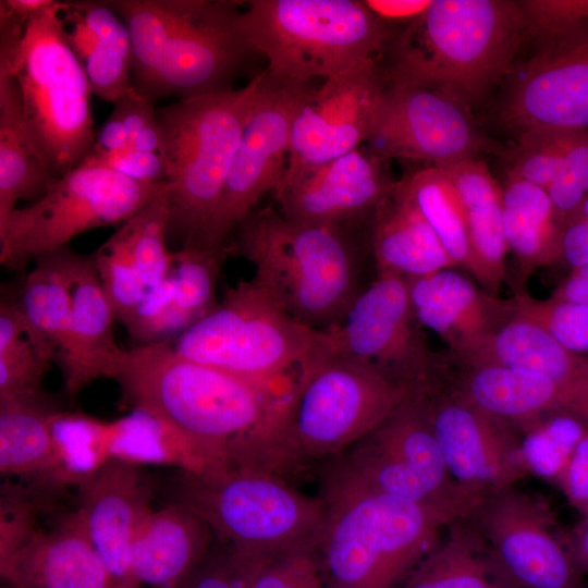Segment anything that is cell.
Here are the masks:
<instances>
[{
    "mask_svg": "<svg viewBox=\"0 0 588 588\" xmlns=\"http://www.w3.org/2000/svg\"><path fill=\"white\" fill-rule=\"evenodd\" d=\"M112 379L133 409L177 427L219 464L280 466L290 390L186 358L170 341L125 351Z\"/></svg>",
    "mask_w": 588,
    "mask_h": 588,
    "instance_id": "cell-1",
    "label": "cell"
},
{
    "mask_svg": "<svg viewBox=\"0 0 588 588\" xmlns=\"http://www.w3.org/2000/svg\"><path fill=\"white\" fill-rule=\"evenodd\" d=\"M323 478L327 517L316 549L328 588H395L481 501L412 502Z\"/></svg>",
    "mask_w": 588,
    "mask_h": 588,
    "instance_id": "cell-2",
    "label": "cell"
},
{
    "mask_svg": "<svg viewBox=\"0 0 588 588\" xmlns=\"http://www.w3.org/2000/svg\"><path fill=\"white\" fill-rule=\"evenodd\" d=\"M530 39L516 1L432 0L383 51L385 84L441 91L467 106L507 71Z\"/></svg>",
    "mask_w": 588,
    "mask_h": 588,
    "instance_id": "cell-3",
    "label": "cell"
},
{
    "mask_svg": "<svg viewBox=\"0 0 588 588\" xmlns=\"http://www.w3.org/2000/svg\"><path fill=\"white\" fill-rule=\"evenodd\" d=\"M61 8L52 1L27 16L0 1V68L16 84L27 137L54 179L81 164L96 135L90 84Z\"/></svg>",
    "mask_w": 588,
    "mask_h": 588,
    "instance_id": "cell-4",
    "label": "cell"
},
{
    "mask_svg": "<svg viewBox=\"0 0 588 588\" xmlns=\"http://www.w3.org/2000/svg\"><path fill=\"white\" fill-rule=\"evenodd\" d=\"M133 45L132 87L156 101L231 89L249 53L237 28L236 2L110 0Z\"/></svg>",
    "mask_w": 588,
    "mask_h": 588,
    "instance_id": "cell-5",
    "label": "cell"
},
{
    "mask_svg": "<svg viewBox=\"0 0 588 588\" xmlns=\"http://www.w3.org/2000/svg\"><path fill=\"white\" fill-rule=\"evenodd\" d=\"M232 246L292 318L318 330L339 326L358 289L348 243L335 225L291 221L272 209L250 212Z\"/></svg>",
    "mask_w": 588,
    "mask_h": 588,
    "instance_id": "cell-6",
    "label": "cell"
},
{
    "mask_svg": "<svg viewBox=\"0 0 588 588\" xmlns=\"http://www.w3.org/2000/svg\"><path fill=\"white\" fill-rule=\"evenodd\" d=\"M236 23L249 52L286 85L338 77L378 62L392 37L385 22L353 0H250Z\"/></svg>",
    "mask_w": 588,
    "mask_h": 588,
    "instance_id": "cell-7",
    "label": "cell"
},
{
    "mask_svg": "<svg viewBox=\"0 0 588 588\" xmlns=\"http://www.w3.org/2000/svg\"><path fill=\"white\" fill-rule=\"evenodd\" d=\"M171 499L206 522L219 543L241 554L317 548L327 517L322 497L304 494L279 473L256 466L180 471Z\"/></svg>",
    "mask_w": 588,
    "mask_h": 588,
    "instance_id": "cell-8",
    "label": "cell"
},
{
    "mask_svg": "<svg viewBox=\"0 0 588 588\" xmlns=\"http://www.w3.org/2000/svg\"><path fill=\"white\" fill-rule=\"evenodd\" d=\"M264 72L238 89L157 110L168 169L169 235L195 245L210 222Z\"/></svg>",
    "mask_w": 588,
    "mask_h": 588,
    "instance_id": "cell-9",
    "label": "cell"
},
{
    "mask_svg": "<svg viewBox=\"0 0 588 588\" xmlns=\"http://www.w3.org/2000/svg\"><path fill=\"white\" fill-rule=\"evenodd\" d=\"M418 388L355 357L315 355L291 385L287 465L332 460L369 434Z\"/></svg>",
    "mask_w": 588,
    "mask_h": 588,
    "instance_id": "cell-10",
    "label": "cell"
},
{
    "mask_svg": "<svg viewBox=\"0 0 588 588\" xmlns=\"http://www.w3.org/2000/svg\"><path fill=\"white\" fill-rule=\"evenodd\" d=\"M321 331L292 318L252 278L229 289L222 302L172 345L192 360L274 385L286 371L298 370L315 355Z\"/></svg>",
    "mask_w": 588,
    "mask_h": 588,
    "instance_id": "cell-11",
    "label": "cell"
},
{
    "mask_svg": "<svg viewBox=\"0 0 588 588\" xmlns=\"http://www.w3.org/2000/svg\"><path fill=\"white\" fill-rule=\"evenodd\" d=\"M168 188V183L138 182L81 163L30 205L16 208L0 226V262L22 270L84 232L123 224Z\"/></svg>",
    "mask_w": 588,
    "mask_h": 588,
    "instance_id": "cell-12",
    "label": "cell"
},
{
    "mask_svg": "<svg viewBox=\"0 0 588 588\" xmlns=\"http://www.w3.org/2000/svg\"><path fill=\"white\" fill-rule=\"evenodd\" d=\"M332 461L324 477L402 500L425 503L471 495L448 470L419 390Z\"/></svg>",
    "mask_w": 588,
    "mask_h": 588,
    "instance_id": "cell-13",
    "label": "cell"
},
{
    "mask_svg": "<svg viewBox=\"0 0 588 588\" xmlns=\"http://www.w3.org/2000/svg\"><path fill=\"white\" fill-rule=\"evenodd\" d=\"M466 518L514 588H585L568 532L539 497L511 486L486 495Z\"/></svg>",
    "mask_w": 588,
    "mask_h": 588,
    "instance_id": "cell-14",
    "label": "cell"
},
{
    "mask_svg": "<svg viewBox=\"0 0 588 588\" xmlns=\"http://www.w3.org/2000/svg\"><path fill=\"white\" fill-rule=\"evenodd\" d=\"M419 327L407 281L378 274L355 297L343 321L322 330L317 355L364 359L421 388L441 376L449 365L429 348Z\"/></svg>",
    "mask_w": 588,
    "mask_h": 588,
    "instance_id": "cell-15",
    "label": "cell"
},
{
    "mask_svg": "<svg viewBox=\"0 0 588 588\" xmlns=\"http://www.w3.org/2000/svg\"><path fill=\"white\" fill-rule=\"evenodd\" d=\"M310 88L264 75L244 124L218 206L196 246L221 248L230 232L286 171L292 126Z\"/></svg>",
    "mask_w": 588,
    "mask_h": 588,
    "instance_id": "cell-16",
    "label": "cell"
},
{
    "mask_svg": "<svg viewBox=\"0 0 588 588\" xmlns=\"http://www.w3.org/2000/svg\"><path fill=\"white\" fill-rule=\"evenodd\" d=\"M448 470L465 492L486 495L528 477L519 437L439 377L419 389Z\"/></svg>",
    "mask_w": 588,
    "mask_h": 588,
    "instance_id": "cell-17",
    "label": "cell"
},
{
    "mask_svg": "<svg viewBox=\"0 0 588 588\" xmlns=\"http://www.w3.org/2000/svg\"><path fill=\"white\" fill-rule=\"evenodd\" d=\"M365 143L383 161L422 160L433 167L475 158L485 145L465 105L438 90L385 83Z\"/></svg>",
    "mask_w": 588,
    "mask_h": 588,
    "instance_id": "cell-18",
    "label": "cell"
},
{
    "mask_svg": "<svg viewBox=\"0 0 588 588\" xmlns=\"http://www.w3.org/2000/svg\"><path fill=\"white\" fill-rule=\"evenodd\" d=\"M383 86L379 63L373 62L310 89L294 119L285 176L275 194L358 149L368 136Z\"/></svg>",
    "mask_w": 588,
    "mask_h": 588,
    "instance_id": "cell-19",
    "label": "cell"
},
{
    "mask_svg": "<svg viewBox=\"0 0 588 588\" xmlns=\"http://www.w3.org/2000/svg\"><path fill=\"white\" fill-rule=\"evenodd\" d=\"M155 490L143 466L113 458L77 488L76 517L120 588H133L132 546Z\"/></svg>",
    "mask_w": 588,
    "mask_h": 588,
    "instance_id": "cell-20",
    "label": "cell"
},
{
    "mask_svg": "<svg viewBox=\"0 0 588 588\" xmlns=\"http://www.w3.org/2000/svg\"><path fill=\"white\" fill-rule=\"evenodd\" d=\"M382 162L358 148L320 166L275 194L281 215L291 221L339 226L375 211L399 183L388 177Z\"/></svg>",
    "mask_w": 588,
    "mask_h": 588,
    "instance_id": "cell-21",
    "label": "cell"
},
{
    "mask_svg": "<svg viewBox=\"0 0 588 588\" xmlns=\"http://www.w3.org/2000/svg\"><path fill=\"white\" fill-rule=\"evenodd\" d=\"M406 281L417 321L448 344L454 363L479 353L513 315L510 299L451 269Z\"/></svg>",
    "mask_w": 588,
    "mask_h": 588,
    "instance_id": "cell-22",
    "label": "cell"
},
{
    "mask_svg": "<svg viewBox=\"0 0 588 588\" xmlns=\"http://www.w3.org/2000/svg\"><path fill=\"white\" fill-rule=\"evenodd\" d=\"M501 118L520 132L588 128V45L537 53L510 88Z\"/></svg>",
    "mask_w": 588,
    "mask_h": 588,
    "instance_id": "cell-23",
    "label": "cell"
},
{
    "mask_svg": "<svg viewBox=\"0 0 588 588\" xmlns=\"http://www.w3.org/2000/svg\"><path fill=\"white\" fill-rule=\"evenodd\" d=\"M13 588H120L83 530L75 512L49 529L38 527L0 563Z\"/></svg>",
    "mask_w": 588,
    "mask_h": 588,
    "instance_id": "cell-24",
    "label": "cell"
},
{
    "mask_svg": "<svg viewBox=\"0 0 588 588\" xmlns=\"http://www.w3.org/2000/svg\"><path fill=\"white\" fill-rule=\"evenodd\" d=\"M114 320L93 254L83 255L68 328L56 360L72 400L91 381L113 378L125 352L114 340Z\"/></svg>",
    "mask_w": 588,
    "mask_h": 588,
    "instance_id": "cell-25",
    "label": "cell"
},
{
    "mask_svg": "<svg viewBox=\"0 0 588 588\" xmlns=\"http://www.w3.org/2000/svg\"><path fill=\"white\" fill-rule=\"evenodd\" d=\"M213 538L207 523L180 503L152 510L133 541V588H181L211 550Z\"/></svg>",
    "mask_w": 588,
    "mask_h": 588,
    "instance_id": "cell-26",
    "label": "cell"
},
{
    "mask_svg": "<svg viewBox=\"0 0 588 588\" xmlns=\"http://www.w3.org/2000/svg\"><path fill=\"white\" fill-rule=\"evenodd\" d=\"M458 366L454 375L446 369L443 379L517 434L549 414L567 411L555 384L541 372L490 362Z\"/></svg>",
    "mask_w": 588,
    "mask_h": 588,
    "instance_id": "cell-27",
    "label": "cell"
},
{
    "mask_svg": "<svg viewBox=\"0 0 588 588\" xmlns=\"http://www.w3.org/2000/svg\"><path fill=\"white\" fill-rule=\"evenodd\" d=\"M478 362L546 375L566 409L588 422V358L565 348L534 322L513 314L479 353L456 364Z\"/></svg>",
    "mask_w": 588,
    "mask_h": 588,
    "instance_id": "cell-28",
    "label": "cell"
},
{
    "mask_svg": "<svg viewBox=\"0 0 588 588\" xmlns=\"http://www.w3.org/2000/svg\"><path fill=\"white\" fill-rule=\"evenodd\" d=\"M455 187L465 217L469 245V273L487 292L498 296L506 279L509 252L502 220V187L485 162L476 158L438 167Z\"/></svg>",
    "mask_w": 588,
    "mask_h": 588,
    "instance_id": "cell-29",
    "label": "cell"
},
{
    "mask_svg": "<svg viewBox=\"0 0 588 588\" xmlns=\"http://www.w3.org/2000/svg\"><path fill=\"white\" fill-rule=\"evenodd\" d=\"M62 408L42 390L0 399V471L49 488L54 467L52 421Z\"/></svg>",
    "mask_w": 588,
    "mask_h": 588,
    "instance_id": "cell-30",
    "label": "cell"
},
{
    "mask_svg": "<svg viewBox=\"0 0 588 588\" xmlns=\"http://www.w3.org/2000/svg\"><path fill=\"white\" fill-rule=\"evenodd\" d=\"M373 213L371 244L378 274L411 280L457 267L419 210L397 189Z\"/></svg>",
    "mask_w": 588,
    "mask_h": 588,
    "instance_id": "cell-31",
    "label": "cell"
},
{
    "mask_svg": "<svg viewBox=\"0 0 588 588\" xmlns=\"http://www.w3.org/2000/svg\"><path fill=\"white\" fill-rule=\"evenodd\" d=\"M82 258L69 246L38 257L17 301L29 326L32 342L53 363L68 328Z\"/></svg>",
    "mask_w": 588,
    "mask_h": 588,
    "instance_id": "cell-32",
    "label": "cell"
},
{
    "mask_svg": "<svg viewBox=\"0 0 588 588\" xmlns=\"http://www.w3.org/2000/svg\"><path fill=\"white\" fill-rule=\"evenodd\" d=\"M402 583L400 588H514L466 517L444 528L434 547Z\"/></svg>",
    "mask_w": 588,
    "mask_h": 588,
    "instance_id": "cell-33",
    "label": "cell"
},
{
    "mask_svg": "<svg viewBox=\"0 0 588 588\" xmlns=\"http://www.w3.org/2000/svg\"><path fill=\"white\" fill-rule=\"evenodd\" d=\"M503 231L523 277L561 259L562 223L546 189L507 176L502 188Z\"/></svg>",
    "mask_w": 588,
    "mask_h": 588,
    "instance_id": "cell-34",
    "label": "cell"
},
{
    "mask_svg": "<svg viewBox=\"0 0 588 588\" xmlns=\"http://www.w3.org/2000/svg\"><path fill=\"white\" fill-rule=\"evenodd\" d=\"M56 180L27 137L16 84L0 68V225L19 200H36Z\"/></svg>",
    "mask_w": 588,
    "mask_h": 588,
    "instance_id": "cell-35",
    "label": "cell"
},
{
    "mask_svg": "<svg viewBox=\"0 0 588 588\" xmlns=\"http://www.w3.org/2000/svg\"><path fill=\"white\" fill-rule=\"evenodd\" d=\"M111 458L138 466H173L191 474H201L222 466L177 427L136 409L111 421Z\"/></svg>",
    "mask_w": 588,
    "mask_h": 588,
    "instance_id": "cell-36",
    "label": "cell"
},
{
    "mask_svg": "<svg viewBox=\"0 0 588 588\" xmlns=\"http://www.w3.org/2000/svg\"><path fill=\"white\" fill-rule=\"evenodd\" d=\"M54 467L49 488L76 489L110 460L111 421L61 411L51 426Z\"/></svg>",
    "mask_w": 588,
    "mask_h": 588,
    "instance_id": "cell-37",
    "label": "cell"
},
{
    "mask_svg": "<svg viewBox=\"0 0 588 588\" xmlns=\"http://www.w3.org/2000/svg\"><path fill=\"white\" fill-rule=\"evenodd\" d=\"M396 189L419 210L456 266L469 272L470 245L465 217L445 172L433 166L419 170L399 182Z\"/></svg>",
    "mask_w": 588,
    "mask_h": 588,
    "instance_id": "cell-38",
    "label": "cell"
},
{
    "mask_svg": "<svg viewBox=\"0 0 588 588\" xmlns=\"http://www.w3.org/2000/svg\"><path fill=\"white\" fill-rule=\"evenodd\" d=\"M232 247L182 246L173 252L174 306L183 331L207 315L216 303L220 269Z\"/></svg>",
    "mask_w": 588,
    "mask_h": 588,
    "instance_id": "cell-39",
    "label": "cell"
},
{
    "mask_svg": "<svg viewBox=\"0 0 588 588\" xmlns=\"http://www.w3.org/2000/svg\"><path fill=\"white\" fill-rule=\"evenodd\" d=\"M587 432V421L571 412L559 411L519 433L522 458L528 475L555 485Z\"/></svg>",
    "mask_w": 588,
    "mask_h": 588,
    "instance_id": "cell-40",
    "label": "cell"
},
{
    "mask_svg": "<svg viewBox=\"0 0 588 588\" xmlns=\"http://www.w3.org/2000/svg\"><path fill=\"white\" fill-rule=\"evenodd\" d=\"M224 548L243 588H328L316 548L268 555L241 554Z\"/></svg>",
    "mask_w": 588,
    "mask_h": 588,
    "instance_id": "cell-41",
    "label": "cell"
},
{
    "mask_svg": "<svg viewBox=\"0 0 588 588\" xmlns=\"http://www.w3.org/2000/svg\"><path fill=\"white\" fill-rule=\"evenodd\" d=\"M169 188L124 222L133 257L147 287L157 285L172 270L173 252L169 250Z\"/></svg>",
    "mask_w": 588,
    "mask_h": 588,
    "instance_id": "cell-42",
    "label": "cell"
},
{
    "mask_svg": "<svg viewBox=\"0 0 588 588\" xmlns=\"http://www.w3.org/2000/svg\"><path fill=\"white\" fill-rule=\"evenodd\" d=\"M536 39L537 53L562 52L588 45V0L518 1Z\"/></svg>",
    "mask_w": 588,
    "mask_h": 588,
    "instance_id": "cell-43",
    "label": "cell"
},
{
    "mask_svg": "<svg viewBox=\"0 0 588 588\" xmlns=\"http://www.w3.org/2000/svg\"><path fill=\"white\" fill-rule=\"evenodd\" d=\"M61 16L71 27L65 29L66 38L85 70L91 93L117 103L133 89V65L102 45L76 17L62 10Z\"/></svg>",
    "mask_w": 588,
    "mask_h": 588,
    "instance_id": "cell-44",
    "label": "cell"
},
{
    "mask_svg": "<svg viewBox=\"0 0 588 588\" xmlns=\"http://www.w3.org/2000/svg\"><path fill=\"white\" fill-rule=\"evenodd\" d=\"M93 258L115 319L122 322L148 289L133 257L124 223L93 253Z\"/></svg>",
    "mask_w": 588,
    "mask_h": 588,
    "instance_id": "cell-45",
    "label": "cell"
},
{
    "mask_svg": "<svg viewBox=\"0 0 588 588\" xmlns=\"http://www.w3.org/2000/svg\"><path fill=\"white\" fill-rule=\"evenodd\" d=\"M513 314L547 332L565 348L588 353V303L549 297L537 299L518 291L510 298Z\"/></svg>",
    "mask_w": 588,
    "mask_h": 588,
    "instance_id": "cell-46",
    "label": "cell"
},
{
    "mask_svg": "<svg viewBox=\"0 0 588 588\" xmlns=\"http://www.w3.org/2000/svg\"><path fill=\"white\" fill-rule=\"evenodd\" d=\"M563 128L520 132L507 176L549 189L562 168Z\"/></svg>",
    "mask_w": 588,
    "mask_h": 588,
    "instance_id": "cell-47",
    "label": "cell"
},
{
    "mask_svg": "<svg viewBox=\"0 0 588 588\" xmlns=\"http://www.w3.org/2000/svg\"><path fill=\"white\" fill-rule=\"evenodd\" d=\"M562 168L547 191L564 224L588 194V128H563Z\"/></svg>",
    "mask_w": 588,
    "mask_h": 588,
    "instance_id": "cell-48",
    "label": "cell"
},
{
    "mask_svg": "<svg viewBox=\"0 0 588 588\" xmlns=\"http://www.w3.org/2000/svg\"><path fill=\"white\" fill-rule=\"evenodd\" d=\"M174 279L171 273L148 287L143 299L121 322L139 345L170 341L183 332L174 306Z\"/></svg>",
    "mask_w": 588,
    "mask_h": 588,
    "instance_id": "cell-49",
    "label": "cell"
},
{
    "mask_svg": "<svg viewBox=\"0 0 588 588\" xmlns=\"http://www.w3.org/2000/svg\"><path fill=\"white\" fill-rule=\"evenodd\" d=\"M52 363L29 335L0 350V399L41 390V380Z\"/></svg>",
    "mask_w": 588,
    "mask_h": 588,
    "instance_id": "cell-50",
    "label": "cell"
},
{
    "mask_svg": "<svg viewBox=\"0 0 588 588\" xmlns=\"http://www.w3.org/2000/svg\"><path fill=\"white\" fill-rule=\"evenodd\" d=\"M62 11L78 21L106 47L133 65V45L123 19L107 1H61Z\"/></svg>",
    "mask_w": 588,
    "mask_h": 588,
    "instance_id": "cell-51",
    "label": "cell"
},
{
    "mask_svg": "<svg viewBox=\"0 0 588 588\" xmlns=\"http://www.w3.org/2000/svg\"><path fill=\"white\" fill-rule=\"evenodd\" d=\"M81 163L103 167L138 182L168 183V169L160 152L128 147L114 152H90Z\"/></svg>",
    "mask_w": 588,
    "mask_h": 588,
    "instance_id": "cell-52",
    "label": "cell"
},
{
    "mask_svg": "<svg viewBox=\"0 0 588 588\" xmlns=\"http://www.w3.org/2000/svg\"><path fill=\"white\" fill-rule=\"evenodd\" d=\"M555 486L579 514L588 515V432L578 443Z\"/></svg>",
    "mask_w": 588,
    "mask_h": 588,
    "instance_id": "cell-53",
    "label": "cell"
},
{
    "mask_svg": "<svg viewBox=\"0 0 588 588\" xmlns=\"http://www.w3.org/2000/svg\"><path fill=\"white\" fill-rule=\"evenodd\" d=\"M122 121L131 145L143 137L159 131L157 110L154 101L132 89L114 103L113 111Z\"/></svg>",
    "mask_w": 588,
    "mask_h": 588,
    "instance_id": "cell-54",
    "label": "cell"
},
{
    "mask_svg": "<svg viewBox=\"0 0 588 588\" xmlns=\"http://www.w3.org/2000/svg\"><path fill=\"white\" fill-rule=\"evenodd\" d=\"M181 588H243L230 564L225 548L216 542Z\"/></svg>",
    "mask_w": 588,
    "mask_h": 588,
    "instance_id": "cell-55",
    "label": "cell"
},
{
    "mask_svg": "<svg viewBox=\"0 0 588 588\" xmlns=\"http://www.w3.org/2000/svg\"><path fill=\"white\" fill-rule=\"evenodd\" d=\"M561 259L573 269L588 265V222L572 218L564 222L560 240Z\"/></svg>",
    "mask_w": 588,
    "mask_h": 588,
    "instance_id": "cell-56",
    "label": "cell"
},
{
    "mask_svg": "<svg viewBox=\"0 0 588 588\" xmlns=\"http://www.w3.org/2000/svg\"><path fill=\"white\" fill-rule=\"evenodd\" d=\"M432 0H364L362 3L382 22H414L430 7Z\"/></svg>",
    "mask_w": 588,
    "mask_h": 588,
    "instance_id": "cell-57",
    "label": "cell"
},
{
    "mask_svg": "<svg viewBox=\"0 0 588 588\" xmlns=\"http://www.w3.org/2000/svg\"><path fill=\"white\" fill-rule=\"evenodd\" d=\"M130 147L128 135L120 118L112 112L95 135L90 152H114Z\"/></svg>",
    "mask_w": 588,
    "mask_h": 588,
    "instance_id": "cell-58",
    "label": "cell"
},
{
    "mask_svg": "<svg viewBox=\"0 0 588 588\" xmlns=\"http://www.w3.org/2000/svg\"><path fill=\"white\" fill-rule=\"evenodd\" d=\"M551 297L588 303V265L573 269L571 274L555 289Z\"/></svg>",
    "mask_w": 588,
    "mask_h": 588,
    "instance_id": "cell-59",
    "label": "cell"
},
{
    "mask_svg": "<svg viewBox=\"0 0 588 588\" xmlns=\"http://www.w3.org/2000/svg\"><path fill=\"white\" fill-rule=\"evenodd\" d=\"M568 542L579 568L588 573V515L568 532Z\"/></svg>",
    "mask_w": 588,
    "mask_h": 588,
    "instance_id": "cell-60",
    "label": "cell"
},
{
    "mask_svg": "<svg viewBox=\"0 0 588 588\" xmlns=\"http://www.w3.org/2000/svg\"><path fill=\"white\" fill-rule=\"evenodd\" d=\"M572 218L580 219L588 222V194L584 198L577 211L569 219Z\"/></svg>",
    "mask_w": 588,
    "mask_h": 588,
    "instance_id": "cell-61",
    "label": "cell"
}]
</instances>
